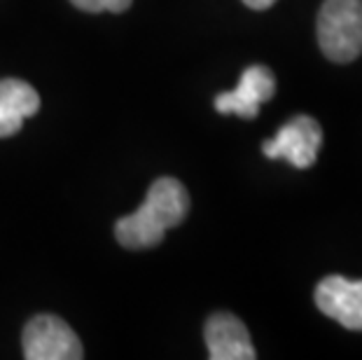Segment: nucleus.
<instances>
[{
  "instance_id": "1",
  "label": "nucleus",
  "mask_w": 362,
  "mask_h": 360,
  "mask_svg": "<svg viewBox=\"0 0 362 360\" xmlns=\"http://www.w3.org/2000/svg\"><path fill=\"white\" fill-rule=\"evenodd\" d=\"M189 213V194L180 180L159 178L148 190L143 206L115 225V236L129 250L152 248Z\"/></svg>"
},
{
  "instance_id": "2",
  "label": "nucleus",
  "mask_w": 362,
  "mask_h": 360,
  "mask_svg": "<svg viewBox=\"0 0 362 360\" xmlns=\"http://www.w3.org/2000/svg\"><path fill=\"white\" fill-rule=\"evenodd\" d=\"M318 45L334 64H351L362 54V0L322 3L318 12Z\"/></svg>"
},
{
  "instance_id": "3",
  "label": "nucleus",
  "mask_w": 362,
  "mask_h": 360,
  "mask_svg": "<svg viewBox=\"0 0 362 360\" xmlns=\"http://www.w3.org/2000/svg\"><path fill=\"white\" fill-rule=\"evenodd\" d=\"M21 344L28 360H80L84 356L73 327L49 313L28 320Z\"/></svg>"
},
{
  "instance_id": "4",
  "label": "nucleus",
  "mask_w": 362,
  "mask_h": 360,
  "mask_svg": "<svg viewBox=\"0 0 362 360\" xmlns=\"http://www.w3.org/2000/svg\"><path fill=\"white\" fill-rule=\"evenodd\" d=\"M322 145V129L309 115H297L279 129L272 141L262 143V152L269 159H285L297 168L315 164Z\"/></svg>"
},
{
  "instance_id": "5",
  "label": "nucleus",
  "mask_w": 362,
  "mask_h": 360,
  "mask_svg": "<svg viewBox=\"0 0 362 360\" xmlns=\"http://www.w3.org/2000/svg\"><path fill=\"white\" fill-rule=\"evenodd\" d=\"M276 94V78L267 66H248L238 80L236 89L215 96V110L220 115H238L243 120H255L259 105Z\"/></svg>"
},
{
  "instance_id": "6",
  "label": "nucleus",
  "mask_w": 362,
  "mask_h": 360,
  "mask_svg": "<svg viewBox=\"0 0 362 360\" xmlns=\"http://www.w3.org/2000/svg\"><path fill=\"white\" fill-rule=\"evenodd\" d=\"M315 306L346 330L362 332V281L327 277L315 286Z\"/></svg>"
},
{
  "instance_id": "7",
  "label": "nucleus",
  "mask_w": 362,
  "mask_h": 360,
  "mask_svg": "<svg viewBox=\"0 0 362 360\" xmlns=\"http://www.w3.org/2000/svg\"><path fill=\"white\" fill-rule=\"evenodd\" d=\"M206 347L211 360H252L255 347L250 332L234 313L220 311L206 320Z\"/></svg>"
},
{
  "instance_id": "8",
  "label": "nucleus",
  "mask_w": 362,
  "mask_h": 360,
  "mask_svg": "<svg viewBox=\"0 0 362 360\" xmlns=\"http://www.w3.org/2000/svg\"><path fill=\"white\" fill-rule=\"evenodd\" d=\"M40 110V96L24 80H0V139L14 136Z\"/></svg>"
},
{
  "instance_id": "9",
  "label": "nucleus",
  "mask_w": 362,
  "mask_h": 360,
  "mask_svg": "<svg viewBox=\"0 0 362 360\" xmlns=\"http://www.w3.org/2000/svg\"><path fill=\"white\" fill-rule=\"evenodd\" d=\"M71 3L82 12H124L131 7L134 0H71Z\"/></svg>"
},
{
  "instance_id": "10",
  "label": "nucleus",
  "mask_w": 362,
  "mask_h": 360,
  "mask_svg": "<svg viewBox=\"0 0 362 360\" xmlns=\"http://www.w3.org/2000/svg\"><path fill=\"white\" fill-rule=\"evenodd\" d=\"M245 5L250 7V10H269V7H272L276 0H243Z\"/></svg>"
}]
</instances>
